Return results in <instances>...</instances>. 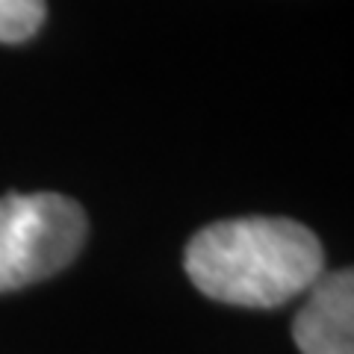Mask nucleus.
Wrapping results in <instances>:
<instances>
[{
	"instance_id": "f257e3e1",
	"label": "nucleus",
	"mask_w": 354,
	"mask_h": 354,
	"mask_svg": "<svg viewBox=\"0 0 354 354\" xmlns=\"http://www.w3.org/2000/svg\"><path fill=\"white\" fill-rule=\"evenodd\" d=\"M189 281L213 301L281 307L325 274L322 242L301 221L242 216L201 227L183 254Z\"/></svg>"
},
{
	"instance_id": "f03ea898",
	"label": "nucleus",
	"mask_w": 354,
	"mask_h": 354,
	"mask_svg": "<svg viewBox=\"0 0 354 354\" xmlns=\"http://www.w3.org/2000/svg\"><path fill=\"white\" fill-rule=\"evenodd\" d=\"M86 242V213L68 195L0 198V292L21 290L65 269Z\"/></svg>"
},
{
	"instance_id": "20e7f679",
	"label": "nucleus",
	"mask_w": 354,
	"mask_h": 354,
	"mask_svg": "<svg viewBox=\"0 0 354 354\" xmlns=\"http://www.w3.org/2000/svg\"><path fill=\"white\" fill-rule=\"evenodd\" d=\"M44 0H0V41H24L44 24Z\"/></svg>"
},
{
	"instance_id": "7ed1b4c3",
	"label": "nucleus",
	"mask_w": 354,
	"mask_h": 354,
	"mask_svg": "<svg viewBox=\"0 0 354 354\" xmlns=\"http://www.w3.org/2000/svg\"><path fill=\"white\" fill-rule=\"evenodd\" d=\"M292 339L301 354H354V274L328 272L295 313Z\"/></svg>"
}]
</instances>
